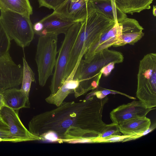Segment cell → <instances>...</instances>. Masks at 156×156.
<instances>
[{
  "label": "cell",
  "instance_id": "6da1fadb",
  "mask_svg": "<svg viewBox=\"0 0 156 156\" xmlns=\"http://www.w3.org/2000/svg\"><path fill=\"white\" fill-rule=\"evenodd\" d=\"M108 100L107 96L99 98L95 95L80 102H63L57 108L34 116L28 130L39 139L51 131L59 142L91 143L108 126L102 113Z\"/></svg>",
  "mask_w": 156,
  "mask_h": 156
},
{
  "label": "cell",
  "instance_id": "7a4b0ae2",
  "mask_svg": "<svg viewBox=\"0 0 156 156\" xmlns=\"http://www.w3.org/2000/svg\"><path fill=\"white\" fill-rule=\"evenodd\" d=\"M124 59L121 52L108 48L95 54L88 62L82 59L73 78L80 81L74 92L75 96L78 97L97 88L102 75L103 67L112 62L122 63Z\"/></svg>",
  "mask_w": 156,
  "mask_h": 156
},
{
  "label": "cell",
  "instance_id": "3957f363",
  "mask_svg": "<svg viewBox=\"0 0 156 156\" xmlns=\"http://www.w3.org/2000/svg\"><path fill=\"white\" fill-rule=\"evenodd\" d=\"M115 23L95 9L82 21L66 71L65 79L75 67L80 55L83 56L91 45Z\"/></svg>",
  "mask_w": 156,
  "mask_h": 156
},
{
  "label": "cell",
  "instance_id": "277c9868",
  "mask_svg": "<svg viewBox=\"0 0 156 156\" xmlns=\"http://www.w3.org/2000/svg\"><path fill=\"white\" fill-rule=\"evenodd\" d=\"M136 96L147 107L156 106V54L145 55L140 61Z\"/></svg>",
  "mask_w": 156,
  "mask_h": 156
},
{
  "label": "cell",
  "instance_id": "5b68a950",
  "mask_svg": "<svg viewBox=\"0 0 156 156\" xmlns=\"http://www.w3.org/2000/svg\"><path fill=\"white\" fill-rule=\"evenodd\" d=\"M58 35L54 34L40 36L37 45L35 60L37 66L39 84L44 87L53 75L57 54Z\"/></svg>",
  "mask_w": 156,
  "mask_h": 156
},
{
  "label": "cell",
  "instance_id": "8992f818",
  "mask_svg": "<svg viewBox=\"0 0 156 156\" xmlns=\"http://www.w3.org/2000/svg\"><path fill=\"white\" fill-rule=\"evenodd\" d=\"M0 19L11 40H14L23 49L30 44L34 34L30 17L10 11H2Z\"/></svg>",
  "mask_w": 156,
  "mask_h": 156
},
{
  "label": "cell",
  "instance_id": "52a82bcc",
  "mask_svg": "<svg viewBox=\"0 0 156 156\" xmlns=\"http://www.w3.org/2000/svg\"><path fill=\"white\" fill-rule=\"evenodd\" d=\"M82 21L74 23L65 34L54 67L50 88L51 94L55 93L65 80V72L71 54L80 31Z\"/></svg>",
  "mask_w": 156,
  "mask_h": 156
},
{
  "label": "cell",
  "instance_id": "ba28073f",
  "mask_svg": "<svg viewBox=\"0 0 156 156\" xmlns=\"http://www.w3.org/2000/svg\"><path fill=\"white\" fill-rule=\"evenodd\" d=\"M23 67L12 60L9 51L0 56V93L21 84Z\"/></svg>",
  "mask_w": 156,
  "mask_h": 156
},
{
  "label": "cell",
  "instance_id": "9c48e42d",
  "mask_svg": "<svg viewBox=\"0 0 156 156\" xmlns=\"http://www.w3.org/2000/svg\"><path fill=\"white\" fill-rule=\"evenodd\" d=\"M94 9L89 1L66 0L53 12L76 22L83 21Z\"/></svg>",
  "mask_w": 156,
  "mask_h": 156
},
{
  "label": "cell",
  "instance_id": "30bf717a",
  "mask_svg": "<svg viewBox=\"0 0 156 156\" xmlns=\"http://www.w3.org/2000/svg\"><path fill=\"white\" fill-rule=\"evenodd\" d=\"M18 112L4 105L0 109V115L8 126L11 135L19 142L38 140L23 125L19 117Z\"/></svg>",
  "mask_w": 156,
  "mask_h": 156
},
{
  "label": "cell",
  "instance_id": "8fae6325",
  "mask_svg": "<svg viewBox=\"0 0 156 156\" xmlns=\"http://www.w3.org/2000/svg\"><path fill=\"white\" fill-rule=\"evenodd\" d=\"M153 108L147 107L140 101L134 100L127 104L120 105L113 109L110 113L113 125L132 119L146 117Z\"/></svg>",
  "mask_w": 156,
  "mask_h": 156
},
{
  "label": "cell",
  "instance_id": "7c38bea8",
  "mask_svg": "<svg viewBox=\"0 0 156 156\" xmlns=\"http://www.w3.org/2000/svg\"><path fill=\"white\" fill-rule=\"evenodd\" d=\"M121 26L117 21L101 35L90 46L84 55V61L89 62L96 53L113 46L119 40Z\"/></svg>",
  "mask_w": 156,
  "mask_h": 156
},
{
  "label": "cell",
  "instance_id": "4fadbf2b",
  "mask_svg": "<svg viewBox=\"0 0 156 156\" xmlns=\"http://www.w3.org/2000/svg\"><path fill=\"white\" fill-rule=\"evenodd\" d=\"M118 23L121 26L120 37L113 47H119L127 44L133 45L144 36V29L135 19L127 17Z\"/></svg>",
  "mask_w": 156,
  "mask_h": 156
},
{
  "label": "cell",
  "instance_id": "5bb4252c",
  "mask_svg": "<svg viewBox=\"0 0 156 156\" xmlns=\"http://www.w3.org/2000/svg\"><path fill=\"white\" fill-rule=\"evenodd\" d=\"M151 125V120L146 116L129 119L116 126L123 135L134 136V140L150 132Z\"/></svg>",
  "mask_w": 156,
  "mask_h": 156
},
{
  "label": "cell",
  "instance_id": "9a60e30c",
  "mask_svg": "<svg viewBox=\"0 0 156 156\" xmlns=\"http://www.w3.org/2000/svg\"><path fill=\"white\" fill-rule=\"evenodd\" d=\"M40 21L44 26L40 36L49 34H54L58 35L62 34H65L76 22L53 12L45 17Z\"/></svg>",
  "mask_w": 156,
  "mask_h": 156
},
{
  "label": "cell",
  "instance_id": "2e32d148",
  "mask_svg": "<svg viewBox=\"0 0 156 156\" xmlns=\"http://www.w3.org/2000/svg\"><path fill=\"white\" fill-rule=\"evenodd\" d=\"M79 63V62L77 63L73 70L56 92L54 94H50L45 99L48 103L58 106L69 94L74 93L80 83L79 80L73 79Z\"/></svg>",
  "mask_w": 156,
  "mask_h": 156
},
{
  "label": "cell",
  "instance_id": "e0dca14e",
  "mask_svg": "<svg viewBox=\"0 0 156 156\" xmlns=\"http://www.w3.org/2000/svg\"><path fill=\"white\" fill-rule=\"evenodd\" d=\"M1 93L3 96L4 106L18 111L21 108L30 107L29 100L20 89L12 88L7 89Z\"/></svg>",
  "mask_w": 156,
  "mask_h": 156
},
{
  "label": "cell",
  "instance_id": "ac0fdd59",
  "mask_svg": "<svg viewBox=\"0 0 156 156\" xmlns=\"http://www.w3.org/2000/svg\"><path fill=\"white\" fill-rule=\"evenodd\" d=\"M95 9L106 17L119 22L127 17L116 5L114 0L92 2Z\"/></svg>",
  "mask_w": 156,
  "mask_h": 156
},
{
  "label": "cell",
  "instance_id": "d6986e66",
  "mask_svg": "<svg viewBox=\"0 0 156 156\" xmlns=\"http://www.w3.org/2000/svg\"><path fill=\"white\" fill-rule=\"evenodd\" d=\"M154 0H114L117 7L125 13L132 15L151 8Z\"/></svg>",
  "mask_w": 156,
  "mask_h": 156
},
{
  "label": "cell",
  "instance_id": "ffe728a7",
  "mask_svg": "<svg viewBox=\"0 0 156 156\" xmlns=\"http://www.w3.org/2000/svg\"><path fill=\"white\" fill-rule=\"evenodd\" d=\"M0 10L10 11L28 17L33 13L29 0H0Z\"/></svg>",
  "mask_w": 156,
  "mask_h": 156
},
{
  "label": "cell",
  "instance_id": "44dd1931",
  "mask_svg": "<svg viewBox=\"0 0 156 156\" xmlns=\"http://www.w3.org/2000/svg\"><path fill=\"white\" fill-rule=\"evenodd\" d=\"M23 77L21 87L20 89L27 99L29 100V94L31 83L35 81L34 74L25 58H23Z\"/></svg>",
  "mask_w": 156,
  "mask_h": 156
},
{
  "label": "cell",
  "instance_id": "7402d4cb",
  "mask_svg": "<svg viewBox=\"0 0 156 156\" xmlns=\"http://www.w3.org/2000/svg\"><path fill=\"white\" fill-rule=\"evenodd\" d=\"M11 41L0 19V56L9 52Z\"/></svg>",
  "mask_w": 156,
  "mask_h": 156
},
{
  "label": "cell",
  "instance_id": "603a6c76",
  "mask_svg": "<svg viewBox=\"0 0 156 156\" xmlns=\"http://www.w3.org/2000/svg\"><path fill=\"white\" fill-rule=\"evenodd\" d=\"M133 136L114 135L104 138L97 137L92 140V143H111L119 142H125L128 138Z\"/></svg>",
  "mask_w": 156,
  "mask_h": 156
},
{
  "label": "cell",
  "instance_id": "cb8c5ba5",
  "mask_svg": "<svg viewBox=\"0 0 156 156\" xmlns=\"http://www.w3.org/2000/svg\"><path fill=\"white\" fill-rule=\"evenodd\" d=\"M66 0H38L39 7H44L54 10Z\"/></svg>",
  "mask_w": 156,
  "mask_h": 156
},
{
  "label": "cell",
  "instance_id": "d4e9b609",
  "mask_svg": "<svg viewBox=\"0 0 156 156\" xmlns=\"http://www.w3.org/2000/svg\"><path fill=\"white\" fill-rule=\"evenodd\" d=\"M121 134V133L117 126L111 123L108 124L106 129L98 137L104 138L114 135H120Z\"/></svg>",
  "mask_w": 156,
  "mask_h": 156
},
{
  "label": "cell",
  "instance_id": "484cf974",
  "mask_svg": "<svg viewBox=\"0 0 156 156\" xmlns=\"http://www.w3.org/2000/svg\"><path fill=\"white\" fill-rule=\"evenodd\" d=\"M2 141L19 142L11 135L9 130L0 129V142Z\"/></svg>",
  "mask_w": 156,
  "mask_h": 156
},
{
  "label": "cell",
  "instance_id": "4316f807",
  "mask_svg": "<svg viewBox=\"0 0 156 156\" xmlns=\"http://www.w3.org/2000/svg\"><path fill=\"white\" fill-rule=\"evenodd\" d=\"M115 63L112 62L104 67L102 69V75L105 77L109 76L115 68Z\"/></svg>",
  "mask_w": 156,
  "mask_h": 156
},
{
  "label": "cell",
  "instance_id": "83f0119b",
  "mask_svg": "<svg viewBox=\"0 0 156 156\" xmlns=\"http://www.w3.org/2000/svg\"><path fill=\"white\" fill-rule=\"evenodd\" d=\"M33 27L34 33L40 36L44 28L43 24L40 21L37 22L33 26Z\"/></svg>",
  "mask_w": 156,
  "mask_h": 156
},
{
  "label": "cell",
  "instance_id": "f1b7e54d",
  "mask_svg": "<svg viewBox=\"0 0 156 156\" xmlns=\"http://www.w3.org/2000/svg\"><path fill=\"white\" fill-rule=\"evenodd\" d=\"M0 129L8 130L9 127L7 124L3 120L0 115Z\"/></svg>",
  "mask_w": 156,
  "mask_h": 156
},
{
  "label": "cell",
  "instance_id": "f546056e",
  "mask_svg": "<svg viewBox=\"0 0 156 156\" xmlns=\"http://www.w3.org/2000/svg\"><path fill=\"white\" fill-rule=\"evenodd\" d=\"M4 106L3 98L2 93H0V109Z\"/></svg>",
  "mask_w": 156,
  "mask_h": 156
},
{
  "label": "cell",
  "instance_id": "4dcf8cb0",
  "mask_svg": "<svg viewBox=\"0 0 156 156\" xmlns=\"http://www.w3.org/2000/svg\"><path fill=\"white\" fill-rule=\"evenodd\" d=\"M152 13L154 16H156V6L155 5L153 6Z\"/></svg>",
  "mask_w": 156,
  "mask_h": 156
},
{
  "label": "cell",
  "instance_id": "1f68e13d",
  "mask_svg": "<svg viewBox=\"0 0 156 156\" xmlns=\"http://www.w3.org/2000/svg\"><path fill=\"white\" fill-rule=\"evenodd\" d=\"M109 0H89V1L91 2H95L108 1Z\"/></svg>",
  "mask_w": 156,
  "mask_h": 156
},
{
  "label": "cell",
  "instance_id": "d6a6232c",
  "mask_svg": "<svg viewBox=\"0 0 156 156\" xmlns=\"http://www.w3.org/2000/svg\"><path fill=\"white\" fill-rule=\"evenodd\" d=\"M85 1H89V0H85Z\"/></svg>",
  "mask_w": 156,
  "mask_h": 156
}]
</instances>
